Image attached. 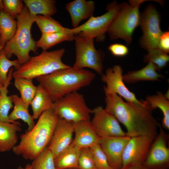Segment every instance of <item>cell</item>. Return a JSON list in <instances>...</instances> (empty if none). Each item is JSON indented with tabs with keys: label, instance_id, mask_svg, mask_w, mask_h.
I'll return each mask as SVG.
<instances>
[{
	"label": "cell",
	"instance_id": "cell-8",
	"mask_svg": "<svg viewBox=\"0 0 169 169\" xmlns=\"http://www.w3.org/2000/svg\"><path fill=\"white\" fill-rule=\"evenodd\" d=\"M120 6L116 1L112 2L107 5L105 13L99 16L92 15L84 23L71 28V32L74 35L82 38H95L97 42L103 41L105 38V33Z\"/></svg>",
	"mask_w": 169,
	"mask_h": 169
},
{
	"label": "cell",
	"instance_id": "cell-34",
	"mask_svg": "<svg viewBox=\"0 0 169 169\" xmlns=\"http://www.w3.org/2000/svg\"><path fill=\"white\" fill-rule=\"evenodd\" d=\"M97 169H115L109 164L107 158L99 144L90 148Z\"/></svg>",
	"mask_w": 169,
	"mask_h": 169
},
{
	"label": "cell",
	"instance_id": "cell-43",
	"mask_svg": "<svg viewBox=\"0 0 169 169\" xmlns=\"http://www.w3.org/2000/svg\"><path fill=\"white\" fill-rule=\"evenodd\" d=\"M4 46H2L1 45H0V51L2 49H3L4 47Z\"/></svg>",
	"mask_w": 169,
	"mask_h": 169
},
{
	"label": "cell",
	"instance_id": "cell-21",
	"mask_svg": "<svg viewBox=\"0 0 169 169\" xmlns=\"http://www.w3.org/2000/svg\"><path fill=\"white\" fill-rule=\"evenodd\" d=\"M74 34L71 28H68L64 32H55L47 34H42L41 37L35 41L37 47L46 51L54 46L64 41L74 40Z\"/></svg>",
	"mask_w": 169,
	"mask_h": 169
},
{
	"label": "cell",
	"instance_id": "cell-9",
	"mask_svg": "<svg viewBox=\"0 0 169 169\" xmlns=\"http://www.w3.org/2000/svg\"><path fill=\"white\" fill-rule=\"evenodd\" d=\"M94 39L75 35L74 40L76 57L72 67L78 69L90 68L99 74L102 75L105 54L100 49L97 50L95 48Z\"/></svg>",
	"mask_w": 169,
	"mask_h": 169
},
{
	"label": "cell",
	"instance_id": "cell-37",
	"mask_svg": "<svg viewBox=\"0 0 169 169\" xmlns=\"http://www.w3.org/2000/svg\"><path fill=\"white\" fill-rule=\"evenodd\" d=\"M108 49L111 53L116 57H123L128 53V47L125 45L119 43H115L110 44Z\"/></svg>",
	"mask_w": 169,
	"mask_h": 169
},
{
	"label": "cell",
	"instance_id": "cell-26",
	"mask_svg": "<svg viewBox=\"0 0 169 169\" xmlns=\"http://www.w3.org/2000/svg\"><path fill=\"white\" fill-rule=\"evenodd\" d=\"M17 28V20L4 10L0 11V45L5 46L13 37Z\"/></svg>",
	"mask_w": 169,
	"mask_h": 169
},
{
	"label": "cell",
	"instance_id": "cell-30",
	"mask_svg": "<svg viewBox=\"0 0 169 169\" xmlns=\"http://www.w3.org/2000/svg\"><path fill=\"white\" fill-rule=\"evenodd\" d=\"M34 22L39 28L42 34L64 32L68 28L63 27L50 16L37 15L34 16Z\"/></svg>",
	"mask_w": 169,
	"mask_h": 169
},
{
	"label": "cell",
	"instance_id": "cell-38",
	"mask_svg": "<svg viewBox=\"0 0 169 169\" xmlns=\"http://www.w3.org/2000/svg\"><path fill=\"white\" fill-rule=\"evenodd\" d=\"M158 48L166 54L169 53V32L168 31H166L162 33L159 40Z\"/></svg>",
	"mask_w": 169,
	"mask_h": 169
},
{
	"label": "cell",
	"instance_id": "cell-40",
	"mask_svg": "<svg viewBox=\"0 0 169 169\" xmlns=\"http://www.w3.org/2000/svg\"><path fill=\"white\" fill-rule=\"evenodd\" d=\"M17 169H31V164H27L24 167L19 165Z\"/></svg>",
	"mask_w": 169,
	"mask_h": 169
},
{
	"label": "cell",
	"instance_id": "cell-35",
	"mask_svg": "<svg viewBox=\"0 0 169 169\" xmlns=\"http://www.w3.org/2000/svg\"><path fill=\"white\" fill-rule=\"evenodd\" d=\"M78 169H97L90 148L81 149L78 163Z\"/></svg>",
	"mask_w": 169,
	"mask_h": 169
},
{
	"label": "cell",
	"instance_id": "cell-12",
	"mask_svg": "<svg viewBox=\"0 0 169 169\" xmlns=\"http://www.w3.org/2000/svg\"><path fill=\"white\" fill-rule=\"evenodd\" d=\"M92 110L93 117L91 123L95 131L100 138L126 135L116 118L105 108L99 106Z\"/></svg>",
	"mask_w": 169,
	"mask_h": 169
},
{
	"label": "cell",
	"instance_id": "cell-27",
	"mask_svg": "<svg viewBox=\"0 0 169 169\" xmlns=\"http://www.w3.org/2000/svg\"><path fill=\"white\" fill-rule=\"evenodd\" d=\"M146 100L152 110L159 109L162 112L163 117L162 120L163 127L169 129V102L161 92H158L156 95H148Z\"/></svg>",
	"mask_w": 169,
	"mask_h": 169
},
{
	"label": "cell",
	"instance_id": "cell-18",
	"mask_svg": "<svg viewBox=\"0 0 169 169\" xmlns=\"http://www.w3.org/2000/svg\"><path fill=\"white\" fill-rule=\"evenodd\" d=\"M65 9L69 13L72 25L74 28L78 26L81 21L93 15L95 3L92 0H74L67 3Z\"/></svg>",
	"mask_w": 169,
	"mask_h": 169
},
{
	"label": "cell",
	"instance_id": "cell-25",
	"mask_svg": "<svg viewBox=\"0 0 169 169\" xmlns=\"http://www.w3.org/2000/svg\"><path fill=\"white\" fill-rule=\"evenodd\" d=\"M30 14L33 16L39 15L51 16L56 13L57 9L55 0H23Z\"/></svg>",
	"mask_w": 169,
	"mask_h": 169
},
{
	"label": "cell",
	"instance_id": "cell-44",
	"mask_svg": "<svg viewBox=\"0 0 169 169\" xmlns=\"http://www.w3.org/2000/svg\"><path fill=\"white\" fill-rule=\"evenodd\" d=\"M78 169V168H72V169Z\"/></svg>",
	"mask_w": 169,
	"mask_h": 169
},
{
	"label": "cell",
	"instance_id": "cell-4",
	"mask_svg": "<svg viewBox=\"0 0 169 169\" xmlns=\"http://www.w3.org/2000/svg\"><path fill=\"white\" fill-rule=\"evenodd\" d=\"M16 19L17 28L16 33L3 49L8 59H10L14 55L22 65L30 58V52H36L38 49L31 33L32 26L35 23L34 16L30 14L24 5L23 10Z\"/></svg>",
	"mask_w": 169,
	"mask_h": 169
},
{
	"label": "cell",
	"instance_id": "cell-39",
	"mask_svg": "<svg viewBox=\"0 0 169 169\" xmlns=\"http://www.w3.org/2000/svg\"><path fill=\"white\" fill-rule=\"evenodd\" d=\"M120 169H146L142 164L133 163L122 166Z\"/></svg>",
	"mask_w": 169,
	"mask_h": 169
},
{
	"label": "cell",
	"instance_id": "cell-42",
	"mask_svg": "<svg viewBox=\"0 0 169 169\" xmlns=\"http://www.w3.org/2000/svg\"><path fill=\"white\" fill-rule=\"evenodd\" d=\"M4 85L3 82L0 78V90L3 88Z\"/></svg>",
	"mask_w": 169,
	"mask_h": 169
},
{
	"label": "cell",
	"instance_id": "cell-2",
	"mask_svg": "<svg viewBox=\"0 0 169 169\" xmlns=\"http://www.w3.org/2000/svg\"><path fill=\"white\" fill-rule=\"evenodd\" d=\"M30 130L20 136L19 144L13 149L15 155L33 160L49 145L59 119L53 109L43 112Z\"/></svg>",
	"mask_w": 169,
	"mask_h": 169
},
{
	"label": "cell",
	"instance_id": "cell-3",
	"mask_svg": "<svg viewBox=\"0 0 169 169\" xmlns=\"http://www.w3.org/2000/svg\"><path fill=\"white\" fill-rule=\"evenodd\" d=\"M94 73L84 69L70 67L36 78L54 102L64 95L90 85L94 79Z\"/></svg>",
	"mask_w": 169,
	"mask_h": 169
},
{
	"label": "cell",
	"instance_id": "cell-33",
	"mask_svg": "<svg viewBox=\"0 0 169 169\" xmlns=\"http://www.w3.org/2000/svg\"><path fill=\"white\" fill-rule=\"evenodd\" d=\"M21 65L17 59L11 60L8 59L3 49L0 51V78L4 85L7 81L8 74L10 68L14 67L16 70Z\"/></svg>",
	"mask_w": 169,
	"mask_h": 169
},
{
	"label": "cell",
	"instance_id": "cell-36",
	"mask_svg": "<svg viewBox=\"0 0 169 169\" xmlns=\"http://www.w3.org/2000/svg\"><path fill=\"white\" fill-rule=\"evenodd\" d=\"M3 2L4 10L14 19L21 13L24 6L21 0H3Z\"/></svg>",
	"mask_w": 169,
	"mask_h": 169
},
{
	"label": "cell",
	"instance_id": "cell-20",
	"mask_svg": "<svg viewBox=\"0 0 169 169\" xmlns=\"http://www.w3.org/2000/svg\"><path fill=\"white\" fill-rule=\"evenodd\" d=\"M9 96L14 105L13 110L8 115L9 120L12 123H15L18 122L16 120H21L27 124V131L31 130L35 123L29 111L30 105L24 103L17 95H12Z\"/></svg>",
	"mask_w": 169,
	"mask_h": 169
},
{
	"label": "cell",
	"instance_id": "cell-15",
	"mask_svg": "<svg viewBox=\"0 0 169 169\" xmlns=\"http://www.w3.org/2000/svg\"><path fill=\"white\" fill-rule=\"evenodd\" d=\"M130 138L127 135L100 138L99 144L109 164L114 169H120L122 167L123 151Z\"/></svg>",
	"mask_w": 169,
	"mask_h": 169
},
{
	"label": "cell",
	"instance_id": "cell-19",
	"mask_svg": "<svg viewBox=\"0 0 169 169\" xmlns=\"http://www.w3.org/2000/svg\"><path fill=\"white\" fill-rule=\"evenodd\" d=\"M18 122L13 123L0 121V152L13 149L18 141L17 133L21 130Z\"/></svg>",
	"mask_w": 169,
	"mask_h": 169
},
{
	"label": "cell",
	"instance_id": "cell-11",
	"mask_svg": "<svg viewBox=\"0 0 169 169\" xmlns=\"http://www.w3.org/2000/svg\"><path fill=\"white\" fill-rule=\"evenodd\" d=\"M159 131L154 138L147 156L142 164L146 169H168L169 149L167 146L169 135L158 124Z\"/></svg>",
	"mask_w": 169,
	"mask_h": 169
},
{
	"label": "cell",
	"instance_id": "cell-5",
	"mask_svg": "<svg viewBox=\"0 0 169 169\" xmlns=\"http://www.w3.org/2000/svg\"><path fill=\"white\" fill-rule=\"evenodd\" d=\"M65 52L64 48L49 51L43 50L39 55L31 57L18 69L13 71V77L33 79L58 70L69 68L71 66L62 60Z\"/></svg>",
	"mask_w": 169,
	"mask_h": 169
},
{
	"label": "cell",
	"instance_id": "cell-41",
	"mask_svg": "<svg viewBox=\"0 0 169 169\" xmlns=\"http://www.w3.org/2000/svg\"><path fill=\"white\" fill-rule=\"evenodd\" d=\"M4 10L3 0H0V11Z\"/></svg>",
	"mask_w": 169,
	"mask_h": 169
},
{
	"label": "cell",
	"instance_id": "cell-32",
	"mask_svg": "<svg viewBox=\"0 0 169 169\" xmlns=\"http://www.w3.org/2000/svg\"><path fill=\"white\" fill-rule=\"evenodd\" d=\"M147 54L145 55V62H151L156 68L157 71H160L167 64L169 60L167 54L163 52L158 48H153L147 50Z\"/></svg>",
	"mask_w": 169,
	"mask_h": 169
},
{
	"label": "cell",
	"instance_id": "cell-23",
	"mask_svg": "<svg viewBox=\"0 0 169 169\" xmlns=\"http://www.w3.org/2000/svg\"><path fill=\"white\" fill-rule=\"evenodd\" d=\"M155 66L151 63L148 62L145 67L139 70L128 72L123 75L124 82L127 83H133L142 80H158L164 76L157 72Z\"/></svg>",
	"mask_w": 169,
	"mask_h": 169
},
{
	"label": "cell",
	"instance_id": "cell-1",
	"mask_svg": "<svg viewBox=\"0 0 169 169\" xmlns=\"http://www.w3.org/2000/svg\"><path fill=\"white\" fill-rule=\"evenodd\" d=\"M105 94V109L125 127L127 136H146L153 139L156 136L158 124L146 100L138 103L125 102L116 94Z\"/></svg>",
	"mask_w": 169,
	"mask_h": 169
},
{
	"label": "cell",
	"instance_id": "cell-7",
	"mask_svg": "<svg viewBox=\"0 0 169 169\" xmlns=\"http://www.w3.org/2000/svg\"><path fill=\"white\" fill-rule=\"evenodd\" d=\"M52 109L59 119L76 123L90 121L92 110L87 105L83 95L77 91L53 102Z\"/></svg>",
	"mask_w": 169,
	"mask_h": 169
},
{
	"label": "cell",
	"instance_id": "cell-29",
	"mask_svg": "<svg viewBox=\"0 0 169 169\" xmlns=\"http://www.w3.org/2000/svg\"><path fill=\"white\" fill-rule=\"evenodd\" d=\"M14 78V85L19 92L21 98L24 103L30 105L37 90V86L33 83V79L18 77Z\"/></svg>",
	"mask_w": 169,
	"mask_h": 169
},
{
	"label": "cell",
	"instance_id": "cell-45",
	"mask_svg": "<svg viewBox=\"0 0 169 169\" xmlns=\"http://www.w3.org/2000/svg\"><path fill=\"white\" fill-rule=\"evenodd\" d=\"M1 97V93H0V98Z\"/></svg>",
	"mask_w": 169,
	"mask_h": 169
},
{
	"label": "cell",
	"instance_id": "cell-24",
	"mask_svg": "<svg viewBox=\"0 0 169 169\" xmlns=\"http://www.w3.org/2000/svg\"><path fill=\"white\" fill-rule=\"evenodd\" d=\"M81 149L71 145L54 159L56 169L78 168Z\"/></svg>",
	"mask_w": 169,
	"mask_h": 169
},
{
	"label": "cell",
	"instance_id": "cell-16",
	"mask_svg": "<svg viewBox=\"0 0 169 169\" xmlns=\"http://www.w3.org/2000/svg\"><path fill=\"white\" fill-rule=\"evenodd\" d=\"M74 123L59 119L48 148L54 159L71 145L74 133Z\"/></svg>",
	"mask_w": 169,
	"mask_h": 169
},
{
	"label": "cell",
	"instance_id": "cell-31",
	"mask_svg": "<svg viewBox=\"0 0 169 169\" xmlns=\"http://www.w3.org/2000/svg\"><path fill=\"white\" fill-rule=\"evenodd\" d=\"M32 161L31 169H56L54 156L48 146Z\"/></svg>",
	"mask_w": 169,
	"mask_h": 169
},
{
	"label": "cell",
	"instance_id": "cell-28",
	"mask_svg": "<svg viewBox=\"0 0 169 169\" xmlns=\"http://www.w3.org/2000/svg\"><path fill=\"white\" fill-rule=\"evenodd\" d=\"M13 68L9 70L7 81L3 88L0 90V121L12 123L8 118V113L13 107V103L9 96L8 95V86L11 84L10 81L13 77Z\"/></svg>",
	"mask_w": 169,
	"mask_h": 169
},
{
	"label": "cell",
	"instance_id": "cell-22",
	"mask_svg": "<svg viewBox=\"0 0 169 169\" xmlns=\"http://www.w3.org/2000/svg\"><path fill=\"white\" fill-rule=\"evenodd\" d=\"M53 104V102L48 93L42 86L38 84L37 86L35 95L30 104L34 120L38 119L44 111L52 109Z\"/></svg>",
	"mask_w": 169,
	"mask_h": 169
},
{
	"label": "cell",
	"instance_id": "cell-17",
	"mask_svg": "<svg viewBox=\"0 0 169 169\" xmlns=\"http://www.w3.org/2000/svg\"><path fill=\"white\" fill-rule=\"evenodd\" d=\"M74 137L71 145L82 149L99 144L100 138L95 131L90 120L74 123Z\"/></svg>",
	"mask_w": 169,
	"mask_h": 169
},
{
	"label": "cell",
	"instance_id": "cell-14",
	"mask_svg": "<svg viewBox=\"0 0 169 169\" xmlns=\"http://www.w3.org/2000/svg\"><path fill=\"white\" fill-rule=\"evenodd\" d=\"M154 139L146 136L130 137L123 151L122 167L133 163L142 164Z\"/></svg>",
	"mask_w": 169,
	"mask_h": 169
},
{
	"label": "cell",
	"instance_id": "cell-13",
	"mask_svg": "<svg viewBox=\"0 0 169 169\" xmlns=\"http://www.w3.org/2000/svg\"><path fill=\"white\" fill-rule=\"evenodd\" d=\"M123 69L119 65H115L106 70L101 78L106 85L104 87L105 94H115L123 98L127 102L138 103L140 101L135 94L125 85L123 79Z\"/></svg>",
	"mask_w": 169,
	"mask_h": 169
},
{
	"label": "cell",
	"instance_id": "cell-6",
	"mask_svg": "<svg viewBox=\"0 0 169 169\" xmlns=\"http://www.w3.org/2000/svg\"><path fill=\"white\" fill-rule=\"evenodd\" d=\"M146 1L133 0L120 4V9L112 21L107 33L111 40L121 38L127 45L132 39L133 33L139 25V7Z\"/></svg>",
	"mask_w": 169,
	"mask_h": 169
},
{
	"label": "cell",
	"instance_id": "cell-10",
	"mask_svg": "<svg viewBox=\"0 0 169 169\" xmlns=\"http://www.w3.org/2000/svg\"><path fill=\"white\" fill-rule=\"evenodd\" d=\"M160 17L155 7L147 6L140 15L139 25L143 32L140 40L141 46L148 50L158 48L160 38L163 32L160 26Z\"/></svg>",
	"mask_w": 169,
	"mask_h": 169
}]
</instances>
